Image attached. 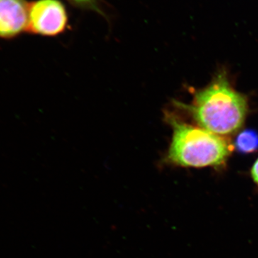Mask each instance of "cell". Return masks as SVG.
Returning a JSON list of instances; mask_svg holds the SVG:
<instances>
[{
  "mask_svg": "<svg viewBox=\"0 0 258 258\" xmlns=\"http://www.w3.org/2000/svg\"><path fill=\"white\" fill-rule=\"evenodd\" d=\"M200 127L217 135H230L243 124L247 111L245 96L231 86L225 73L219 74L208 87L197 91L191 104L178 103Z\"/></svg>",
  "mask_w": 258,
  "mask_h": 258,
  "instance_id": "obj_1",
  "label": "cell"
},
{
  "mask_svg": "<svg viewBox=\"0 0 258 258\" xmlns=\"http://www.w3.org/2000/svg\"><path fill=\"white\" fill-rule=\"evenodd\" d=\"M166 120L173 129L172 139L164 162L184 167L219 166L232 151L228 139L206 129L187 124L171 115Z\"/></svg>",
  "mask_w": 258,
  "mask_h": 258,
  "instance_id": "obj_2",
  "label": "cell"
},
{
  "mask_svg": "<svg viewBox=\"0 0 258 258\" xmlns=\"http://www.w3.org/2000/svg\"><path fill=\"white\" fill-rule=\"evenodd\" d=\"M69 15L59 0H37L30 3L27 31L42 36L54 37L68 28Z\"/></svg>",
  "mask_w": 258,
  "mask_h": 258,
  "instance_id": "obj_3",
  "label": "cell"
},
{
  "mask_svg": "<svg viewBox=\"0 0 258 258\" xmlns=\"http://www.w3.org/2000/svg\"><path fill=\"white\" fill-rule=\"evenodd\" d=\"M29 8L25 0H0V38H13L28 30Z\"/></svg>",
  "mask_w": 258,
  "mask_h": 258,
  "instance_id": "obj_4",
  "label": "cell"
},
{
  "mask_svg": "<svg viewBox=\"0 0 258 258\" xmlns=\"http://www.w3.org/2000/svg\"><path fill=\"white\" fill-rule=\"evenodd\" d=\"M235 147L242 154L258 151V133L252 129H246L239 134L235 139Z\"/></svg>",
  "mask_w": 258,
  "mask_h": 258,
  "instance_id": "obj_5",
  "label": "cell"
},
{
  "mask_svg": "<svg viewBox=\"0 0 258 258\" xmlns=\"http://www.w3.org/2000/svg\"><path fill=\"white\" fill-rule=\"evenodd\" d=\"M69 1L75 6L79 7L80 8L93 10V11L98 13V14L103 15V16L105 15L100 6L98 0H69Z\"/></svg>",
  "mask_w": 258,
  "mask_h": 258,
  "instance_id": "obj_6",
  "label": "cell"
},
{
  "mask_svg": "<svg viewBox=\"0 0 258 258\" xmlns=\"http://www.w3.org/2000/svg\"><path fill=\"white\" fill-rule=\"evenodd\" d=\"M251 173H252V176L253 178L254 182L258 185V159L254 163L253 166H252Z\"/></svg>",
  "mask_w": 258,
  "mask_h": 258,
  "instance_id": "obj_7",
  "label": "cell"
}]
</instances>
